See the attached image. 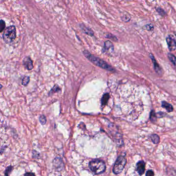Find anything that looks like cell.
Instances as JSON below:
<instances>
[{
  "label": "cell",
  "instance_id": "6da1fadb",
  "mask_svg": "<svg viewBox=\"0 0 176 176\" xmlns=\"http://www.w3.org/2000/svg\"><path fill=\"white\" fill-rule=\"evenodd\" d=\"M82 53L84 56L91 63H92L93 64H94L95 65L101 67L103 69H105L106 70L109 71L111 72L115 71V69L113 68L112 66H110V65H109L107 62L104 61L103 60H101V58H100L99 57L93 55L88 50H85L82 51Z\"/></svg>",
  "mask_w": 176,
  "mask_h": 176
},
{
  "label": "cell",
  "instance_id": "7a4b0ae2",
  "mask_svg": "<svg viewBox=\"0 0 176 176\" xmlns=\"http://www.w3.org/2000/svg\"><path fill=\"white\" fill-rule=\"evenodd\" d=\"M89 167L91 170L96 175L103 173L106 170V164L103 161L95 160L91 161L89 163Z\"/></svg>",
  "mask_w": 176,
  "mask_h": 176
},
{
  "label": "cell",
  "instance_id": "3957f363",
  "mask_svg": "<svg viewBox=\"0 0 176 176\" xmlns=\"http://www.w3.org/2000/svg\"><path fill=\"white\" fill-rule=\"evenodd\" d=\"M3 37L4 42L7 44H10L16 38V30L14 25H11L8 27L5 30L4 34L3 35Z\"/></svg>",
  "mask_w": 176,
  "mask_h": 176
},
{
  "label": "cell",
  "instance_id": "277c9868",
  "mask_svg": "<svg viewBox=\"0 0 176 176\" xmlns=\"http://www.w3.org/2000/svg\"><path fill=\"white\" fill-rule=\"evenodd\" d=\"M126 164V160L123 156H119L117 158V161L115 163L114 167L113 168V172L115 174H119L121 173Z\"/></svg>",
  "mask_w": 176,
  "mask_h": 176
},
{
  "label": "cell",
  "instance_id": "5b68a950",
  "mask_svg": "<svg viewBox=\"0 0 176 176\" xmlns=\"http://www.w3.org/2000/svg\"><path fill=\"white\" fill-rule=\"evenodd\" d=\"M168 48L170 51H175L176 49V40L175 36L169 35L166 37Z\"/></svg>",
  "mask_w": 176,
  "mask_h": 176
},
{
  "label": "cell",
  "instance_id": "8992f818",
  "mask_svg": "<svg viewBox=\"0 0 176 176\" xmlns=\"http://www.w3.org/2000/svg\"><path fill=\"white\" fill-rule=\"evenodd\" d=\"M115 50V46L112 42L110 40H107L105 42L102 52L103 53H107L109 52H113Z\"/></svg>",
  "mask_w": 176,
  "mask_h": 176
},
{
  "label": "cell",
  "instance_id": "52a82bcc",
  "mask_svg": "<svg viewBox=\"0 0 176 176\" xmlns=\"http://www.w3.org/2000/svg\"><path fill=\"white\" fill-rule=\"evenodd\" d=\"M79 27L81 31L86 35L89 36L90 37L94 36V32L92 29L89 27H87L85 24L84 23H80L79 24Z\"/></svg>",
  "mask_w": 176,
  "mask_h": 176
},
{
  "label": "cell",
  "instance_id": "ba28073f",
  "mask_svg": "<svg viewBox=\"0 0 176 176\" xmlns=\"http://www.w3.org/2000/svg\"><path fill=\"white\" fill-rule=\"evenodd\" d=\"M23 64L25 66V67L29 70H31L33 69V61L29 57H25L23 61Z\"/></svg>",
  "mask_w": 176,
  "mask_h": 176
},
{
  "label": "cell",
  "instance_id": "9c48e42d",
  "mask_svg": "<svg viewBox=\"0 0 176 176\" xmlns=\"http://www.w3.org/2000/svg\"><path fill=\"white\" fill-rule=\"evenodd\" d=\"M150 57L151 58L152 62L154 64V70L156 71V72L157 73H158L159 75H161L162 73V70L161 67L159 66L158 63L156 62V60L155 59L154 55H152V54H150Z\"/></svg>",
  "mask_w": 176,
  "mask_h": 176
},
{
  "label": "cell",
  "instance_id": "30bf717a",
  "mask_svg": "<svg viewBox=\"0 0 176 176\" xmlns=\"http://www.w3.org/2000/svg\"><path fill=\"white\" fill-rule=\"evenodd\" d=\"M145 170V164L143 161L138 162L137 164V171L140 175H142Z\"/></svg>",
  "mask_w": 176,
  "mask_h": 176
},
{
  "label": "cell",
  "instance_id": "8fae6325",
  "mask_svg": "<svg viewBox=\"0 0 176 176\" xmlns=\"http://www.w3.org/2000/svg\"><path fill=\"white\" fill-rule=\"evenodd\" d=\"M162 108H164L165 110L168 112H171L172 111H173V110H174L173 106L169 103H167V102H162Z\"/></svg>",
  "mask_w": 176,
  "mask_h": 176
},
{
  "label": "cell",
  "instance_id": "7c38bea8",
  "mask_svg": "<svg viewBox=\"0 0 176 176\" xmlns=\"http://www.w3.org/2000/svg\"><path fill=\"white\" fill-rule=\"evenodd\" d=\"M150 138H151L152 142L154 144H158L160 143V137H159V135H158L156 134L151 135Z\"/></svg>",
  "mask_w": 176,
  "mask_h": 176
},
{
  "label": "cell",
  "instance_id": "4fadbf2b",
  "mask_svg": "<svg viewBox=\"0 0 176 176\" xmlns=\"http://www.w3.org/2000/svg\"><path fill=\"white\" fill-rule=\"evenodd\" d=\"M109 94H105L103 95V97L101 99V104L102 106H105L107 103L109 99Z\"/></svg>",
  "mask_w": 176,
  "mask_h": 176
},
{
  "label": "cell",
  "instance_id": "5bb4252c",
  "mask_svg": "<svg viewBox=\"0 0 176 176\" xmlns=\"http://www.w3.org/2000/svg\"><path fill=\"white\" fill-rule=\"evenodd\" d=\"M156 119H157V116H156V113H155L154 111L152 110L150 112V120L154 122H156Z\"/></svg>",
  "mask_w": 176,
  "mask_h": 176
},
{
  "label": "cell",
  "instance_id": "9a60e30c",
  "mask_svg": "<svg viewBox=\"0 0 176 176\" xmlns=\"http://www.w3.org/2000/svg\"><path fill=\"white\" fill-rule=\"evenodd\" d=\"M168 57L170 60V61L172 62L174 66L176 67V57L175 55L172 54L171 53H168Z\"/></svg>",
  "mask_w": 176,
  "mask_h": 176
},
{
  "label": "cell",
  "instance_id": "2e32d148",
  "mask_svg": "<svg viewBox=\"0 0 176 176\" xmlns=\"http://www.w3.org/2000/svg\"><path fill=\"white\" fill-rule=\"evenodd\" d=\"M106 37L107 38L109 39L112 40L113 42H118V39H117V38L115 36L113 35V34H111V33L107 34L106 35Z\"/></svg>",
  "mask_w": 176,
  "mask_h": 176
},
{
  "label": "cell",
  "instance_id": "e0dca14e",
  "mask_svg": "<svg viewBox=\"0 0 176 176\" xmlns=\"http://www.w3.org/2000/svg\"><path fill=\"white\" fill-rule=\"evenodd\" d=\"M30 81V77L28 76H26L23 78L22 81V84L24 86H27Z\"/></svg>",
  "mask_w": 176,
  "mask_h": 176
},
{
  "label": "cell",
  "instance_id": "ac0fdd59",
  "mask_svg": "<svg viewBox=\"0 0 176 176\" xmlns=\"http://www.w3.org/2000/svg\"><path fill=\"white\" fill-rule=\"evenodd\" d=\"M39 121L41 125H44L46 122V118L44 115H42L39 117Z\"/></svg>",
  "mask_w": 176,
  "mask_h": 176
},
{
  "label": "cell",
  "instance_id": "d6986e66",
  "mask_svg": "<svg viewBox=\"0 0 176 176\" xmlns=\"http://www.w3.org/2000/svg\"><path fill=\"white\" fill-rule=\"evenodd\" d=\"M13 169V167L11 166H10L7 167L5 171V175H6V176H8L9 174L11 172Z\"/></svg>",
  "mask_w": 176,
  "mask_h": 176
},
{
  "label": "cell",
  "instance_id": "ffe728a7",
  "mask_svg": "<svg viewBox=\"0 0 176 176\" xmlns=\"http://www.w3.org/2000/svg\"><path fill=\"white\" fill-rule=\"evenodd\" d=\"M5 27V22L3 20H0V33H1Z\"/></svg>",
  "mask_w": 176,
  "mask_h": 176
},
{
  "label": "cell",
  "instance_id": "44dd1931",
  "mask_svg": "<svg viewBox=\"0 0 176 176\" xmlns=\"http://www.w3.org/2000/svg\"><path fill=\"white\" fill-rule=\"evenodd\" d=\"M130 16L129 15H124L123 17H122V20L124 21V22H129L130 20Z\"/></svg>",
  "mask_w": 176,
  "mask_h": 176
},
{
  "label": "cell",
  "instance_id": "7402d4cb",
  "mask_svg": "<svg viewBox=\"0 0 176 176\" xmlns=\"http://www.w3.org/2000/svg\"><path fill=\"white\" fill-rule=\"evenodd\" d=\"M154 172L152 170H148L147 172H146V176H154Z\"/></svg>",
  "mask_w": 176,
  "mask_h": 176
},
{
  "label": "cell",
  "instance_id": "603a6c76",
  "mask_svg": "<svg viewBox=\"0 0 176 176\" xmlns=\"http://www.w3.org/2000/svg\"><path fill=\"white\" fill-rule=\"evenodd\" d=\"M144 29H146V30H152L153 29V26L152 25H146L145 27H144Z\"/></svg>",
  "mask_w": 176,
  "mask_h": 176
},
{
  "label": "cell",
  "instance_id": "cb8c5ba5",
  "mask_svg": "<svg viewBox=\"0 0 176 176\" xmlns=\"http://www.w3.org/2000/svg\"><path fill=\"white\" fill-rule=\"evenodd\" d=\"M156 11L158 12L159 13H160V14H161L162 15H164L165 14V11H164L162 8H157V9H156Z\"/></svg>",
  "mask_w": 176,
  "mask_h": 176
},
{
  "label": "cell",
  "instance_id": "d4e9b609",
  "mask_svg": "<svg viewBox=\"0 0 176 176\" xmlns=\"http://www.w3.org/2000/svg\"><path fill=\"white\" fill-rule=\"evenodd\" d=\"M156 116H157V118L158 117V118H161V117H163L164 116H165V113L163 112H159L158 113H156Z\"/></svg>",
  "mask_w": 176,
  "mask_h": 176
},
{
  "label": "cell",
  "instance_id": "484cf974",
  "mask_svg": "<svg viewBox=\"0 0 176 176\" xmlns=\"http://www.w3.org/2000/svg\"><path fill=\"white\" fill-rule=\"evenodd\" d=\"M24 175H35V174L33 173H26L24 174Z\"/></svg>",
  "mask_w": 176,
  "mask_h": 176
},
{
  "label": "cell",
  "instance_id": "4316f807",
  "mask_svg": "<svg viewBox=\"0 0 176 176\" xmlns=\"http://www.w3.org/2000/svg\"><path fill=\"white\" fill-rule=\"evenodd\" d=\"M3 87V86L2 85V84H0V89H2V88Z\"/></svg>",
  "mask_w": 176,
  "mask_h": 176
},
{
  "label": "cell",
  "instance_id": "83f0119b",
  "mask_svg": "<svg viewBox=\"0 0 176 176\" xmlns=\"http://www.w3.org/2000/svg\"><path fill=\"white\" fill-rule=\"evenodd\" d=\"M175 38H176V34H175Z\"/></svg>",
  "mask_w": 176,
  "mask_h": 176
}]
</instances>
